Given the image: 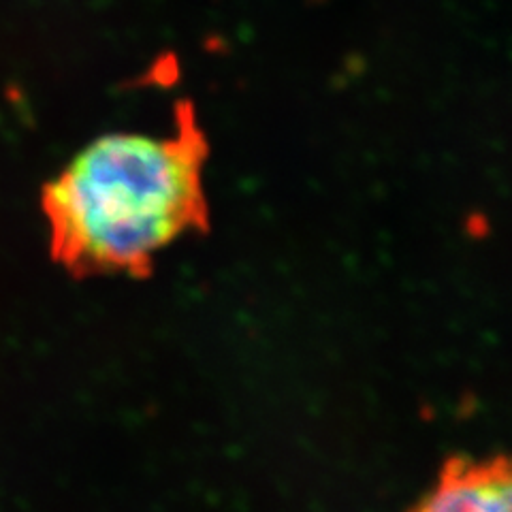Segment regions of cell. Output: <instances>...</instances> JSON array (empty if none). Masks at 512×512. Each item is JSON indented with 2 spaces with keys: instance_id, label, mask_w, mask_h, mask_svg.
Returning a JSON list of instances; mask_svg holds the SVG:
<instances>
[{
  "instance_id": "1",
  "label": "cell",
  "mask_w": 512,
  "mask_h": 512,
  "mask_svg": "<svg viewBox=\"0 0 512 512\" xmlns=\"http://www.w3.org/2000/svg\"><path fill=\"white\" fill-rule=\"evenodd\" d=\"M207 141L184 105L169 135L109 133L41 192L52 259L73 276H148L156 256L210 224Z\"/></svg>"
},
{
  "instance_id": "2",
  "label": "cell",
  "mask_w": 512,
  "mask_h": 512,
  "mask_svg": "<svg viewBox=\"0 0 512 512\" xmlns=\"http://www.w3.org/2000/svg\"><path fill=\"white\" fill-rule=\"evenodd\" d=\"M408 512H512L510 466L504 457H455L436 485Z\"/></svg>"
}]
</instances>
